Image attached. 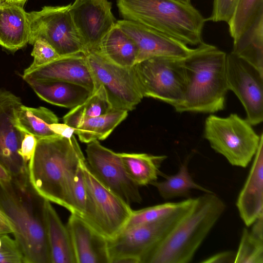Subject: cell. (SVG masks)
<instances>
[{
    "mask_svg": "<svg viewBox=\"0 0 263 263\" xmlns=\"http://www.w3.org/2000/svg\"><path fill=\"white\" fill-rule=\"evenodd\" d=\"M85 159L73 135L37 139L33 156L28 164L29 183L41 197L77 215L73 183Z\"/></svg>",
    "mask_w": 263,
    "mask_h": 263,
    "instance_id": "cell-1",
    "label": "cell"
},
{
    "mask_svg": "<svg viewBox=\"0 0 263 263\" xmlns=\"http://www.w3.org/2000/svg\"><path fill=\"white\" fill-rule=\"evenodd\" d=\"M44 199L30 183L12 179L0 184V208L12 223L24 263H51L44 212Z\"/></svg>",
    "mask_w": 263,
    "mask_h": 263,
    "instance_id": "cell-2",
    "label": "cell"
},
{
    "mask_svg": "<svg viewBox=\"0 0 263 263\" xmlns=\"http://www.w3.org/2000/svg\"><path fill=\"white\" fill-rule=\"evenodd\" d=\"M227 53L202 42L184 59L186 84L178 112L214 113L223 109L229 90Z\"/></svg>",
    "mask_w": 263,
    "mask_h": 263,
    "instance_id": "cell-3",
    "label": "cell"
},
{
    "mask_svg": "<svg viewBox=\"0 0 263 263\" xmlns=\"http://www.w3.org/2000/svg\"><path fill=\"white\" fill-rule=\"evenodd\" d=\"M213 192L196 198L190 211L151 253L145 263H189L226 210Z\"/></svg>",
    "mask_w": 263,
    "mask_h": 263,
    "instance_id": "cell-4",
    "label": "cell"
},
{
    "mask_svg": "<svg viewBox=\"0 0 263 263\" xmlns=\"http://www.w3.org/2000/svg\"><path fill=\"white\" fill-rule=\"evenodd\" d=\"M117 6L123 19L143 24L187 45L203 42L206 20L191 4L176 0H117Z\"/></svg>",
    "mask_w": 263,
    "mask_h": 263,
    "instance_id": "cell-5",
    "label": "cell"
},
{
    "mask_svg": "<svg viewBox=\"0 0 263 263\" xmlns=\"http://www.w3.org/2000/svg\"><path fill=\"white\" fill-rule=\"evenodd\" d=\"M261 135L236 114L227 117L211 115L205 120L204 138L216 152L234 166H248L257 151Z\"/></svg>",
    "mask_w": 263,
    "mask_h": 263,
    "instance_id": "cell-6",
    "label": "cell"
},
{
    "mask_svg": "<svg viewBox=\"0 0 263 263\" xmlns=\"http://www.w3.org/2000/svg\"><path fill=\"white\" fill-rule=\"evenodd\" d=\"M196 198L184 200L178 209L149 223L125 229L107 239L110 263L118 258L130 256L145 263L151 253L190 211Z\"/></svg>",
    "mask_w": 263,
    "mask_h": 263,
    "instance_id": "cell-7",
    "label": "cell"
},
{
    "mask_svg": "<svg viewBox=\"0 0 263 263\" xmlns=\"http://www.w3.org/2000/svg\"><path fill=\"white\" fill-rule=\"evenodd\" d=\"M184 59L157 57L135 64L133 67L143 97L178 107L183 100L186 84Z\"/></svg>",
    "mask_w": 263,
    "mask_h": 263,
    "instance_id": "cell-8",
    "label": "cell"
},
{
    "mask_svg": "<svg viewBox=\"0 0 263 263\" xmlns=\"http://www.w3.org/2000/svg\"><path fill=\"white\" fill-rule=\"evenodd\" d=\"M70 4L44 6L28 13L30 25L28 43L36 39L46 40L61 57L87 53L70 12Z\"/></svg>",
    "mask_w": 263,
    "mask_h": 263,
    "instance_id": "cell-9",
    "label": "cell"
},
{
    "mask_svg": "<svg viewBox=\"0 0 263 263\" xmlns=\"http://www.w3.org/2000/svg\"><path fill=\"white\" fill-rule=\"evenodd\" d=\"M85 55L94 80L95 90L100 85L103 86L112 110L134 109L143 96L133 67L116 64L96 50Z\"/></svg>",
    "mask_w": 263,
    "mask_h": 263,
    "instance_id": "cell-10",
    "label": "cell"
},
{
    "mask_svg": "<svg viewBox=\"0 0 263 263\" xmlns=\"http://www.w3.org/2000/svg\"><path fill=\"white\" fill-rule=\"evenodd\" d=\"M87 144L86 160L95 176L127 204L141 203L139 186L129 177L119 153L103 146L98 140Z\"/></svg>",
    "mask_w": 263,
    "mask_h": 263,
    "instance_id": "cell-11",
    "label": "cell"
},
{
    "mask_svg": "<svg viewBox=\"0 0 263 263\" xmlns=\"http://www.w3.org/2000/svg\"><path fill=\"white\" fill-rule=\"evenodd\" d=\"M226 77L229 90L242 104L246 120L257 125L263 120V74L231 52L227 54Z\"/></svg>",
    "mask_w": 263,
    "mask_h": 263,
    "instance_id": "cell-12",
    "label": "cell"
},
{
    "mask_svg": "<svg viewBox=\"0 0 263 263\" xmlns=\"http://www.w3.org/2000/svg\"><path fill=\"white\" fill-rule=\"evenodd\" d=\"M22 104L20 98L9 91L0 89V162L14 180L27 183L28 166L18 154L25 133L15 124L16 110Z\"/></svg>",
    "mask_w": 263,
    "mask_h": 263,
    "instance_id": "cell-13",
    "label": "cell"
},
{
    "mask_svg": "<svg viewBox=\"0 0 263 263\" xmlns=\"http://www.w3.org/2000/svg\"><path fill=\"white\" fill-rule=\"evenodd\" d=\"M81 167L94 201L100 232L107 239H111L124 228L133 210L95 176L86 159L82 161Z\"/></svg>",
    "mask_w": 263,
    "mask_h": 263,
    "instance_id": "cell-14",
    "label": "cell"
},
{
    "mask_svg": "<svg viewBox=\"0 0 263 263\" xmlns=\"http://www.w3.org/2000/svg\"><path fill=\"white\" fill-rule=\"evenodd\" d=\"M69 10L87 53L97 48L117 23L108 0H75Z\"/></svg>",
    "mask_w": 263,
    "mask_h": 263,
    "instance_id": "cell-15",
    "label": "cell"
},
{
    "mask_svg": "<svg viewBox=\"0 0 263 263\" xmlns=\"http://www.w3.org/2000/svg\"><path fill=\"white\" fill-rule=\"evenodd\" d=\"M116 23L136 44L138 49L136 63L157 57L185 58L195 50V48L140 23L124 19L117 21Z\"/></svg>",
    "mask_w": 263,
    "mask_h": 263,
    "instance_id": "cell-16",
    "label": "cell"
},
{
    "mask_svg": "<svg viewBox=\"0 0 263 263\" xmlns=\"http://www.w3.org/2000/svg\"><path fill=\"white\" fill-rule=\"evenodd\" d=\"M67 227L76 263H110L107 239L83 218L71 213Z\"/></svg>",
    "mask_w": 263,
    "mask_h": 263,
    "instance_id": "cell-17",
    "label": "cell"
},
{
    "mask_svg": "<svg viewBox=\"0 0 263 263\" xmlns=\"http://www.w3.org/2000/svg\"><path fill=\"white\" fill-rule=\"evenodd\" d=\"M23 79L57 80L82 85L93 92L95 85L85 55L76 54L61 58L22 74Z\"/></svg>",
    "mask_w": 263,
    "mask_h": 263,
    "instance_id": "cell-18",
    "label": "cell"
},
{
    "mask_svg": "<svg viewBox=\"0 0 263 263\" xmlns=\"http://www.w3.org/2000/svg\"><path fill=\"white\" fill-rule=\"evenodd\" d=\"M239 216L249 227L263 215V134L247 180L236 201Z\"/></svg>",
    "mask_w": 263,
    "mask_h": 263,
    "instance_id": "cell-19",
    "label": "cell"
},
{
    "mask_svg": "<svg viewBox=\"0 0 263 263\" xmlns=\"http://www.w3.org/2000/svg\"><path fill=\"white\" fill-rule=\"evenodd\" d=\"M23 3H0V45L15 52L28 43L29 21Z\"/></svg>",
    "mask_w": 263,
    "mask_h": 263,
    "instance_id": "cell-20",
    "label": "cell"
},
{
    "mask_svg": "<svg viewBox=\"0 0 263 263\" xmlns=\"http://www.w3.org/2000/svg\"><path fill=\"white\" fill-rule=\"evenodd\" d=\"M25 81L42 100L66 108L79 105L92 93L82 85L63 81L27 79Z\"/></svg>",
    "mask_w": 263,
    "mask_h": 263,
    "instance_id": "cell-21",
    "label": "cell"
},
{
    "mask_svg": "<svg viewBox=\"0 0 263 263\" xmlns=\"http://www.w3.org/2000/svg\"><path fill=\"white\" fill-rule=\"evenodd\" d=\"M44 212L51 263H76L67 227L62 222L51 202L46 199Z\"/></svg>",
    "mask_w": 263,
    "mask_h": 263,
    "instance_id": "cell-22",
    "label": "cell"
},
{
    "mask_svg": "<svg viewBox=\"0 0 263 263\" xmlns=\"http://www.w3.org/2000/svg\"><path fill=\"white\" fill-rule=\"evenodd\" d=\"M95 50L110 62L126 67H132L136 63L138 53L135 42L117 23Z\"/></svg>",
    "mask_w": 263,
    "mask_h": 263,
    "instance_id": "cell-23",
    "label": "cell"
},
{
    "mask_svg": "<svg viewBox=\"0 0 263 263\" xmlns=\"http://www.w3.org/2000/svg\"><path fill=\"white\" fill-rule=\"evenodd\" d=\"M58 122V118L54 112L43 106L31 107L22 104L16 112V127L37 139L58 136L50 128L51 124Z\"/></svg>",
    "mask_w": 263,
    "mask_h": 263,
    "instance_id": "cell-24",
    "label": "cell"
},
{
    "mask_svg": "<svg viewBox=\"0 0 263 263\" xmlns=\"http://www.w3.org/2000/svg\"><path fill=\"white\" fill-rule=\"evenodd\" d=\"M232 52L263 74V14L234 40Z\"/></svg>",
    "mask_w": 263,
    "mask_h": 263,
    "instance_id": "cell-25",
    "label": "cell"
},
{
    "mask_svg": "<svg viewBox=\"0 0 263 263\" xmlns=\"http://www.w3.org/2000/svg\"><path fill=\"white\" fill-rule=\"evenodd\" d=\"M125 171L138 186H145L158 179L159 167L167 158L165 155L145 153H119Z\"/></svg>",
    "mask_w": 263,
    "mask_h": 263,
    "instance_id": "cell-26",
    "label": "cell"
},
{
    "mask_svg": "<svg viewBox=\"0 0 263 263\" xmlns=\"http://www.w3.org/2000/svg\"><path fill=\"white\" fill-rule=\"evenodd\" d=\"M128 111L112 110L107 114L83 120L74 129L82 142L88 143L105 139L127 116Z\"/></svg>",
    "mask_w": 263,
    "mask_h": 263,
    "instance_id": "cell-27",
    "label": "cell"
},
{
    "mask_svg": "<svg viewBox=\"0 0 263 263\" xmlns=\"http://www.w3.org/2000/svg\"><path fill=\"white\" fill-rule=\"evenodd\" d=\"M112 110L106 91L100 85L83 102L71 108L64 116V123L75 129L85 119L107 114Z\"/></svg>",
    "mask_w": 263,
    "mask_h": 263,
    "instance_id": "cell-28",
    "label": "cell"
},
{
    "mask_svg": "<svg viewBox=\"0 0 263 263\" xmlns=\"http://www.w3.org/2000/svg\"><path fill=\"white\" fill-rule=\"evenodd\" d=\"M157 190L160 196L164 200H170L179 197H186L192 190L205 193H212L197 183L190 175L187 162H184L175 175L167 176L161 181H155L151 183Z\"/></svg>",
    "mask_w": 263,
    "mask_h": 263,
    "instance_id": "cell-29",
    "label": "cell"
},
{
    "mask_svg": "<svg viewBox=\"0 0 263 263\" xmlns=\"http://www.w3.org/2000/svg\"><path fill=\"white\" fill-rule=\"evenodd\" d=\"M242 232L234 263H263V215Z\"/></svg>",
    "mask_w": 263,
    "mask_h": 263,
    "instance_id": "cell-30",
    "label": "cell"
},
{
    "mask_svg": "<svg viewBox=\"0 0 263 263\" xmlns=\"http://www.w3.org/2000/svg\"><path fill=\"white\" fill-rule=\"evenodd\" d=\"M262 14L263 0H236L232 15L228 22L233 40Z\"/></svg>",
    "mask_w": 263,
    "mask_h": 263,
    "instance_id": "cell-31",
    "label": "cell"
},
{
    "mask_svg": "<svg viewBox=\"0 0 263 263\" xmlns=\"http://www.w3.org/2000/svg\"><path fill=\"white\" fill-rule=\"evenodd\" d=\"M183 201V200L175 202H165L138 210L134 211L133 210L132 214L123 229L155 221L178 209L181 205Z\"/></svg>",
    "mask_w": 263,
    "mask_h": 263,
    "instance_id": "cell-32",
    "label": "cell"
},
{
    "mask_svg": "<svg viewBox=\"0 0 263 263\" xmlns=\"http://www.w3.org/2000/svg\"><path fill=\"white\" fill-rule=\"evenodd\" d=\"M32 45L31 55L33 57V61L24 70L23 74L29 73L61 57L54 48L42 37L36 39Z\"/></svg>",
    "mask_w": 263,
    "mask_h": 263,
    "instance_id": "cell-33",
    "label": "cell"
},
{
    "mask_svg": "<svg viewBox=\"0 0 263 263\" xmlns=\"http://www.w3.org/2000/svg\"><path fill=\"white\" fill-rule=\"evenodd\" d=\"M0 263H24L17 243L7 234H0Z\"/></svg>",
    "mask_w": 263,
    "mask_h": 263,
    "instance_id": "cell-34",
    "label": "cell"
},
{
    "mask_svg": "<svg viewBox=\"0 0 263 263\" xmlns=\"http://www.w3.org/2000/svg\"><path fill=\"white\" fill-rule=\"evenodd\" d=\"M236 0H214L212 14L208 20L228 22L235 5Z\"/></svg>",
    "mask_w": 263,
    "mask_h": 263,
    "instance_id": "cell-35",
    "label": "cell"
},
{
    "mask_svg": "<svg viewBox=\"0 0 263 263\" xmlns=\"http://www.w3.org/2000/svg\"><path fill=\"white\" fill-rule=\"evenodd\" d=\"M36 143L37 138L35 136L25 133L20 147L18 150V154L27 166L33 156Z\"/></svg>",
    "mask_w": 263,
    "mask_h": 263,
    "instance_id": "cell-36",
    "label": "cell"
},
{
    "mask_svg": "<svg viewBox=\"0 0 263 263\" xmlns=\"http://www.w3.org/2000/svg\"><path fill=\"white\" fill-rule=\"evenodd\" d=\"M235 258V253L231 251H226L214 254L200 262L203 263H234Z\"/></svg>",
    "mask_w": 263,
    "mask_h": 263,
    "instance_id": "cell-37",
    "label": "cell"
},
{
    "mask_svg": "<svg viewBox=\"0 0 263 263\" xmlns=\"http://www.w3.org/2000/svg\"><path fill=\"white\" fill-rule=\"evenodd\" d=\"M50 129L57 135L71 138L74 133V129L65 123H54L50 126Z\"/></svg>",
    "mask_w": 263,
    "mask_h": 263,
    "instance_id": "cell-38",
    "label": "cell"
},
{
    "mask_svg": "<svg viewBox=\"0 0 263 263\" xmlns=\"http://www.w3.org/2000/svg\"><path fill=\"white\" fill-rule=\"evenodd\" d=\"M12 176L7 168L0 162V184L10 183Z\"/></svg>",
    "mask_w": 263,
    "mask_h": 263,
    "instance_id": "cell-39",
    "label": "cell"
},
{
    "mask_svg": "<svg viewBox=\"0 0 263 263\" xmlns=\"http://www.w3.org/2000/svg\"><path fill=\"white\" fill-rule=\"evenodd\" d=\"M111 263H140V261L135 257L123 256L115 259Z\"/></svg>",
    "mask_w": 263,
    "mask_h": 263,
    "instance_id": "cell-40",
    "label": "cell"
},
{
    "mask_svg": "<svg viewBox=\"0 0 263 263\" xmlns=\"http://www.w3.org/2000/svg\"><path fill=\"white\" fill-rule=\"evenodd\" d=\"M9 2L25 4L27 0H5Z\"/></svg>",
    "mask_w": 263,
    "mask_h": 263,
    "instance_id": "cell-41",
    "label": "cell"
},
{
    "mask_svg": "<svg viewBox=\"0 0 263 263\" xmlns=\"http://www.w3.org/2000/svg\"><path fill=\"white\" fill-rule=\"evenodd\" d=\"M185 4H191V0H176Z\"/></svg>",
    "mask_w": 263,
    "mask_h": 263,
    "instance_id": "cell-42",
    "label": "cell"
},
{
    "mask_svg": "<svg viewBox=\"0 0 263 263\" xmlns=\"http://www.w3.org/2000/svg\"><path fill=\"white\" fill-rule=\"evenodd\" d=\"M3 1V0H0V3H1L2 1Z\"/></svg>",
    "mask_w": 263,
    "mask_h": 263,
    "instance_id": "cell-43",
    "label": "cell"
}]
</instances>
